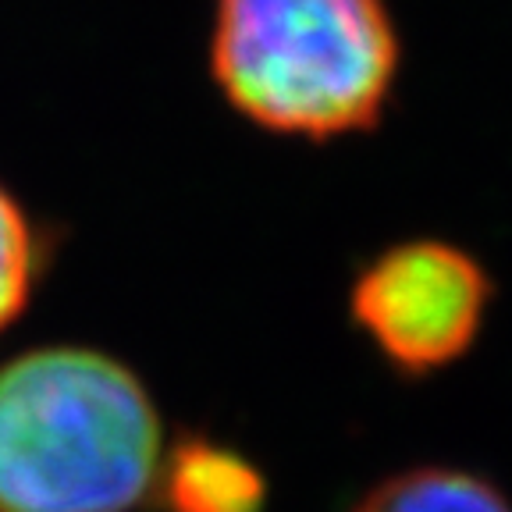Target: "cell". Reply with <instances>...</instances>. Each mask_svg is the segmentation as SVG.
Masks as SVG:
<instances>
[{"mask_svg":"<svg viewBox=\"0 0 512 512\" xmlns=\"http://www.w3.org/2000/svg\"><path fill=\"white\" fill-rule=\"evenodd\" d=\"M171 512H260L264 480L246 459L207 441H182L171 452L168 484Z\"/></svg>","mask_w":512,"mask_h":512,"instance_id":"4","label":"cell"},{"mask_svg":"<svg viewBox=\"0 0 512 512\" xmlns=\"http://www.w3.org/2000/svg\"><path fill=\"white\" fill-rule=\"evenodd\" d=\"M157 416L107 356L47 349L0 374V512H125L157 470Z\"/></svg>","mask_w":512,"mask_h":512,"instance_id":"1","label":"cell"},{"mask_svg":"<svg viewBox=\"0 0 512 512\" xmlns=\"http://www.w3.org/2000/svg\"><path fill=\"white\" fill-rule=\"evenodd\" d=\"M356 512H509V505L466 473L416 470L381 484Z\"/></svg>","mask_w":512,"mask_h":512,"instance_id":"5","label":"cell"},{"mask_svg":"<svg viewBox=\"0 0 512 512\" xmlns=\"http://www.w3.org/2000/svg\"><path fill=\"white\" fill-rule=\"evenodd\" d=\"M488 299L480 267L459 249L413 242L384 253L360 278L352 310L395 363L441 367L473 342Z\"/></svg>","mask_w":512,"mask_h":512,"instance_id":"3","label":"cell"},{"mask_svg":"<svg viewBox=\"0 0 512 512\" xmlns=\"http://www.w3.org/2000/svg\"><path fill=\"white\" fill-rule=\"evenodd\" d=\"M214 72L260 125L335 136L381 111L392 22L381 0H217Z\"/></svg>","mask_w":512,"mask_h":512,"instance_id":"2","label":"cell"},{"mask_svg":"<svg viewBox=\"0 0 512 512\" xmlns=\"http://www.w3.org/2000/svg\"><path fill=\"white\" fill-rule=\"evenodd\" d=\"M29 267V228H25L15 203L0 192V328L22 310L25 292H29Z\"/></svg>","mask_w":512,"mask_h":512,"instance_id":"6","label":"cell"}]
</instances>
